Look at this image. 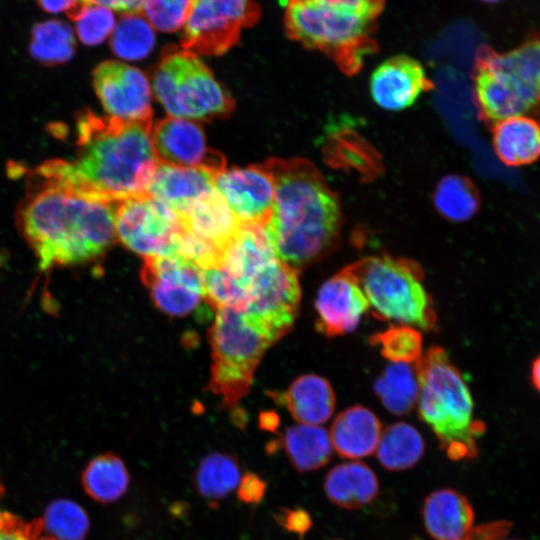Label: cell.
I'll use <instances>...</instances> for the list:
<instances>
[{
    "mask_svg": "<svg viewBox=\"0 0 540 540\" xmlns=\"http://www.w3.org/2000/svg\"><path fill=\"white\" fill-rule=\"evenodd\" d=\"M381 423L377 416L363 406H353L337 415L329 436L333 449L346 459H359L376 451Z\"/></svg>",
    "mask_w": 540,
    "mask_h": 540,
    "instance_id": "obj_22",
    "label": "cell"
},
{
    "mask_svg": "<svg viewBox=\"0 0 540 540\" xmlns=\"http://www.w3.org/2000/svg\"><path fill=\"white\" fill-rule=\"evenodd\" d=\"M42 531L41 518L25 521L0 510V540H35Z\"/></svg>",
    "mask_w": 540,
    "mask_h": 540,
    "instance_id": "obj_39",
    "label": "cell"
},
{
    "mask_svg": "<svg viewBox=\"0 0 540 540\" xmlns=\"http://www.w3.org/2000/svg\"><path fill=\"white\" fill-rule=\"evenodd\" d=\"M364 292L375 317L429 331L436 324L423 271L413 260L369 256L347 266Z\"/></svg>",
    "mask_w": 540,
    "mask_h": 540,
    "instance_id": "obj_7",
    "label": "cell"
},
{
    "mask_svg": "<svg viewBox=\"0 0 540 540\" xmlns=\"http://www.w3.org/2000/svg\"><path fill=\"white\" fill-rule=\"evenodd\" d=\"M35 540H57L51 536H39Z\"/></svg>",
    "mask_w": 540,
    "mask_h": 540,
    "instance_id": "obj_47",
    "label": "cell"
},
{
    "mask_svg": "<svg viewBox=\"0 0 540 540\" xmlns=\"http://www.w3.org/2000/svg\"><path fill=\"white\" fill-rule=\"evenodd\" d=\"M336 10L350 13L361 18L377 21L382 13L385 0H319Z\"/></svg>",
    "mask_w": 540,
    "mask_h": 540,
    "instance_id": "obj_40",
    "label": "cell"
},
{
    "mask_svg": "<svg viewBox=\"0 0 540 540\" xmlns=\"http://www.w3.org/2000/svg\"><path fill=\"white\" fill-rule=\"evenodd\" d=\"M368 309L364 292L346 266L318 290L315 299L317 330L329 337L352 332Z\"/></svg>",
    "mask_w": 540,
    "mask_h": 540,
    "instance_id": "obj_17",
    "label": "cell"
},
{
    "mask_svg": "<svg viewBox=\"0 0 540 540\" xmlns=\"http://www.w3.org/2000/svg\"><path fill=\"white\" fill-rule=\"evenodd\" d=\"M483 2H486V3H496V2H499L501 0H481Z\"/></svg>",
    "mask_w": 540,
    "mask_h": 540,
    "instance_id": "obj_48",
    "label": "cell"
},
{
    "mask_svg": "<svg viewBox=\"0 0 540 540\" xmlns=\"http://www.w3.org/2000/svg\"><path fill=\"white\" fill-rule=\"evenodd\" d=\"M300 298L298 271L275 258L251 280L250 303L243 314L274 343L293 326Z\"/></svg>",
    "mask_w": 540,
    "mask_h": 540,
    "instance_id": "obj_12",
    "label": "cell"
},
{
    "mask_svg": "<svg viewBox=\"0 0 540 540\" xmlns=\"http://www.w3.org/2000/svg\"><path fill=\"white\" fill-rule=\"evenodd\" d=\"M262 165L275 191L264 227L267 240L275 257L298 271L336 247L342 224L339 198L306 159L273 157Z\"/></svg>",
    "mask_w": 540,
    "mask_h": 540,
    "instance_id": "obj_3",
    "label": "cell"
},
{
    "mask_svg": "<svg viewBox=\"0 0 540 540\" xmlns=\"http://www.w3.org/2000/svg\"><path fill=\"white\" fill-rule=\"evenodd\" d=\"M141 279L154 304L170 316H185L205 300L202 270L181 255L144 257Z\"/></svg>",
    "mask_w": 540,
    "mask_h": 540,
    "instance_id": "obj_13",
    "label": "cell"
},
{
    "mask_svg": "<svg viewBox=\"0 0 540 540\" xmlns=\"http://www.w3.org/2000/svg\"><path fill=\"white\" fill-rule=\"evenodd\" d=\"M215 174L202 168L158 164L147 187V194L176 214L213 192Z\"/></svg>",
    "mask_w": 540,
    "mask_h": 540,
    "instance_id": "obj_19",
    "label": "cell"
},
{
    "mask_svg": "<svg viewBox=\"0 0 540 540\" xmlns=\"http://www.w3.org/2000/svg\"><path fill=\"white\" fill-rule=\"evenodd\" d=\"M214 185L242 225L265 227L273 208L274 182L261 165L223 170Z\"/></svg>",
    "mask_w": 540,
    "mask_h": 540,
    "instance_id": "obj_16",
    "label": "cell"
},
{
    "mask_svg": "<svg viewBox=\"0 0 540 540\" xmlns=\"http://www.w3.org/2000/svg\"><path fill=\"white\" fill-rule=\"evenodd\" d=\"M437 211L447 220L462 222L477 212L479 193L473 182L461 175H447L437 184L433 193Z\"/></svg>",
    "mask_w": 540,
    "mask_h": 540,
    "instance_id": "obj_32",
    "label": "cell"
},
{
    "mask_svg": "<svg viewBox=\"0 0 540 540\" xmlns=\"http://www.w3.org/2000/svg\"><path fill=\"white\" fill-rule=\"evenodd\" d=\"M433 89L421 63L407 55H396L382 62L370 78V94L386 110L410 107L419 96Z\"/></svg>",
    "mask_w": 540,
    "mask_h": 540,
    "instance_id": "obj_18",
    "label": "cell"
},
{
    "mask_svg": "<svg viewBox=\"0 0 540 540\" xmlns=\"http://www.w3.org/2000/svg\"><path fill=\"white\" fill-rule=\"evenodd\" d=\"M275 398L300 424L319 426L330 419L335 408L332 386L315 374L300 376Z\"/></svg>",
    "mask_w": 540,
    "mask_h": 540,
    "instance_id": "obj_23",
    "label": "cell"
},
{
    "mask_svg": "<svg viewBox=\"0 0 540 540\" xmlns=\"http://www.w3.org/2000/svg\"><path fill=\"white\" fill-rule=\"evenodd\" d=\"M176 215L183 232L223 253L237 237L242 225L217 189Z\"/></svg>",
    "mask_w": 540,
    "mask_h": 540,
    "instance_id": "obj_20",
    "label": "cell"
},
{
    "mask_svg": "<svg viewBox=\"0 0 540 540\" xmlns=\"http://www.w3.org/2000/svg\"><path fill=\"white\" fill-rule=\"evenodd\" d=\"M153 89L165 110L177 118L211 120L234 109L233 99L198 55L174 46L162 53Z\"/></svg>",
    "mask_w": 540,
    "mask_h": 540,
    "instance_id": "obj_9",
    "label": "cell"
},
{
    "mask_svg": "<svg viewBox=\"0 0 540 540\" xmlns=\"http://www.w3.org/2000/svg\"><path fill=\"white\" fill-rule=\"evenodd\" d=\"M492 143L504 164H531L540 157V124L527 115L505 118L493 125Z\"/></svg>",
    "mask_w": 540,
    "mask_h": 540,
    "instance_id": "obj_24",
    "label": "cell"
},
{
    "mask_svg": "<svg viewBox=\"0 0 540 540\" xmlns=\"http://www.w3.org/2000/svg\"><path fill=\"white\" fill-rule=\"evenodd\" d=\"M327 498L345 509H359L376 497L379 482L374 471L364 462L350 461L334 466L324 480Z\"/></svg>",
    "mask_w": 540,
    "mask_h": 540,
    "instance_id": "obj_25",
    "label": "cell"
},
{
    "mask_svg": "<svg viewBox=\"0 0 540 540\" xmlns=\"http://www.w3.org/2000/svg\"><path fill=\"white\" fill-rule=\"evenodd\" d=\"M212 350L209 389L233 408L248 393L254 372L273 342L242 312L217 310L209 330Z\"/></svg>",
    "mask_w": 540,
    "mask_h": 540,
    "instance_id": "obj_8",
    "label": "cell"
},
{
    "mask_svg": "<svg viewBox=\"0 0 540 540\" xmlns=\"http://www.w3.org/2000/svg\"><path fill=\"white\" fill-rule=\"evenodd\" d=\"M181 233L176 213L147 193L118 203L116 234L128 249L144 257L178 255Z\"/></svg>",
    "mask_w": 540,
    "mask_h": 540,
    "instance_id": "obj_11",
    "label": "cell"
},
{
    "mask_svg": "<svg viewBox=\"0 0 540 540\" xmlns=\"http://www.w3.org/2000/svg\"><path fill=\"white\" fill-rule=\"evenodd\" d=\"M3 492H4V488H3V486H2V484L0 482V498H1L2 494H3Z\"/></svg>",
    "mask_w": 540,
    "mask_h": 540,
    "instance_id": "obj_49",
    "label": "cell"
},
{
    "mask_svg": "<svg viewBox=\"0 0 540 540\" xmlns=\"http://www.w3.org/2000/svg\"><path fill=\"white\" fill-rule=\"evenodd\" d=\"M282 443L291 465L301 473L325 466L334 450L329 432L316 425L299 423L288 427Z\"/></svg>",
    "mask_w": 540,
    "mask_h": 540,
    "instance_id": "obj_26",
    "label": "cell"
},
{
    "mask_svg": "<svg viewBox=\"0 0 540 540\" xmlns=\"http://www.w3.org/2000/svg\"><path fill=\"white\" fill-rule=\"evenodd\" d=\"M275 521L290 533L301 539L312 527L311 515L303 508H281L274 513Z\"/></svg>",
    "mask_w": 540,
    "mask_h": 540,
    "instance_id": "obj_41",
    "label": "cell"
},
{
    "mask_svg": "<svg viewBox=\"0 0 540 540\" xmlns=\"http://www.w3.org/2000/svg\"><path fill=\"white\" fill-rule=\"evenodd\" d=\"M43 531L57 540H84L90 530L85 509L69 499L49 503L41 518Z\"/></svg>",
    "mask_w": 540,
    "mask_h": 540,
    "instance_id": "obj_34",
    "label": "cell"
},
{
    "mask_svg": "<svg viewBox=\"0 0 540 540\" xmlns=\"http://www.w3.org/2000/svg\"><path fill=\"white\" fill-rule=\"evenodd\" d=\"M531 381L534 387L540 392V355L532 363Z\"/></svg>",
    "mask_w": 540,
    "mask_h": 540,
    "instance_id": "obj_46",
    "label": "cell"
},
{
    "mask_svg": "<svg viewBox=\"0 0 540 540\" xmlns=\"http://www.w3.org/2000/svg\"><path fill=\"white\" fill-rule=\"evenodd\" d=\"M81 3L98 5L122 14L141 13L143 0H81Z\"/></svg>",
    "mask_w": 540,
    "mask_h": 540,
    "instance_id": "obj_44",
    "label": "cell"
},
{
    "mask_svg": "<svg viewBox=\"0 0 540 540\" xmlns=\"http://www.w3.org/2000/svg\"><path fill=\"white\" fill-rule=\"evenodd\" d=\"M267 490L266 481L257 473L245 472L237 486V498L247 505H258L265 497Z\"/></svg>",
    "mask_w": 540,
    "mask_h": 540,
    "instance_id": "obj_42",
    "label": "cell"
},
{
    "mask_svg": "<svg viewBox=\"0 0 540 540\" xmlns=\"http://www.w3.org/2000/svg\"><path fill=\"white\" fill-rule=\"evenodd\" d=\"M37 3L47 13L68 14L80 5L81 0H37Z\"/></svg>",
    "mask_w": 540,
    "mask_h": 540,
    "instance_id": "obj_45",
    "label": "cell"
},
{
    "mask_svg": "<svg viewBox=\"0 0 540 540\" xmlns=\"http://www.w3.org/2000/svg\"><path fill=\"white\" fill-rule=\"evenodd\" d=\"M28 51L42 65L64 64L76 52L74 32L67 22L59 19L38 22L31 29Z\"/></svg>",
    "mask_w": 540,
    "mask_h": 540,
    "instance_id": "obj_30",
    "label": "cell"
},
{
    "mask_svg": "<svg viewBox=\"0 0 540 540\" xmlns=\"http://www.w3.org/2000/svg\"><path fill=\"white\" fill-rule=\"evenodd\" d=\"M473 99L488 124L527 115L540 106V36L497 53L482 48L473 72Z\"/></svg>",
    "mask_w": 540,
    "mask_h": 540,
    "instance_id": "obj_5",
    "label": "cell"
},
{
    "mask_svg": "<svg viewBox=\"0 0 540 540\" xmlns=\"http://www.w3.org/2000/svg\"><path fill=\"white\" fill-rule=\"evenodd\" d=\"M27 180L16 223L41 270L89 262L114 243L119 202L81 194L42 164Z\"/></svg>",
    "mask_w": 540,
    "mask_h": 540,
    "instance_id": "obj_1",
    "label": "cell"
},
{
    "mask_svg": "<svg viewBox=\"0 0 540 540\" xmlns=\"http://www.w3.org/2000/svg\"><path fill=\"white\" fill-rule=\"evenodd\" d=\"M284 28L289 39L325 54L346 75L363 67L378 50L377 21L331 8L319 0H285Z\"/></svg>",
    "mask_w": 540,
    "mask_h": 540,
    "instance_id": "obj_6",
    "label": "cell"
},
{
    "mask_svg": "<svg viewBox=\"0 0 540 540\" xmlns=\"http://www.w3.org/2000/svg\"><path fill=\"white\" fill-rule=\"evenodd\" d=\"M154 44V28L141 13L122 14L110 36L112 51L124 60L143 59Z\"/></svg>",
    "mask_w": 540,
    "mask_h": 540,
    "instance_id": "obj_33",
    "label": "cell"
},
{
    "mask_svg": "<svg viewBox=\"0 0 540 540\" xmlns=\"http://www.w3.org/2000/svg\"><path fill=\"white\" fill-rule=\"evenodd\" d=\"M191 0H143L141 14L162 32H175L185 26Z\"/></svg>",
    "mask_w": 540,
    "mask_h": 540,
    "instance_id": "obj_38",
    "label": "cell"
},
{
    "mask_svg": "<svg viewBox=\"0 0 540 540\" xmlns=\"http://www.w3.org/2000/svg\"><path fill=\"white\" fill-rule=\"evenodd\" d=\"M510 523L499 521L472 527L461 540H501L510 529Z\"/></svg>",
    "mask_w": 540,
    "mask_h": 540,
    "instance_id": "obj_43",
    "label": "cell"
},
{
    "mask_svg": "<svg viewBox=\"0 0 540 540\" xmlns=\"http://www.w3.org/2000/svg\"><path fill=\"white\" fill-rule=\"evenodd\" d=\"M152 123L82 111L76 119V158L43 166L63 183L89 197L120 202L147 193L158 165Z\"/></svg>",
    "mask_w": 540,
    "mask_h": 540,
    "instance_id": "obj_2",
    "label": "cell"
},
{
    "mask_svg": "<svg viewBox=\"0 0 540 540\" xmlns=\"http://www.w3.org/2000/svg\"><path fill=\"white\" fill-rule=\"evenodd\" d=\"M422 517L427 533L434 540H461L473 527L474 512L464 495L444 488L425 498Z\"/></svg>",
    "mask_w": 540,
    "mask_h": 540,
    "instance_id": "obj_21",
    "label": "cell"
},
{
    "mask_svg": "<svg viewBox=\"0 0 540 540\" xmlns=\"http://www.w3.org/2000/svg\"><path fill=\"white\" fill-rule=\"evenodd\" d=\"M67 16L74 22L78 38L87 46L101 44L116 25L112 11L98 5L80 3Z\"/></svg>",
    "mask_w": 540,
    "mask_h": 540,
    "instance_id": "obj_37",
    "label": "cell"
},
{
    "mask_svg": "<svg viewBox=\"0 0 540 540\" xmlns=\"http://www.w3.org/2000/svg\"><path fill=\"white\" fill-rule=\"evenodd\" d=\"M81 484L91 499L110 504L127 492L130 474L119 456L105 453L94 457L86 465L81 474Z\"/></svg>",
    "mask_w": 540,
    "mask_h": 540,
    "instance_id": "obj_27",
    "label": "cell"
},
{
    "mask_svg": "<svg viewBox=\"0 0 540 540\" xmlns=\"http://www.w3.org/2000/svg\"><path fill=\"white\" fill-rule=\"evenodd\" d=\"M418 410L451 460L474 458L484 425L473 419V401L459 370L445 350L430 347L415 363Z\"/></svg>",
    "mask_w": 540,
    "mask_h": 540,
    "instance_id": "obj_4",
    "label": "cell"
},
{
    "mask_svg": "<svg viewBox=\"0 0 540 540\" xmlns=\"http://www.w3.org/2000/svg\"><path fill=\"white\" fill-rule=\"evenodd\" d=\"M425 443L412 425L397 422L382 430L376 448L380 464L391 471H402L413 467L422 457Z\"/></svg>",
    "mask_w": 540,
    "mask_h": 540,
    "instance_id": "obj_29",
    "label": "cell"
},
{
    "mask_svg": "<svg viewBox=\"0 0 540 540\" xmlns=\"http://www.w3.org/2000/svg\"><path fill=\"white\" fill-rule=\"evenodd\" d=\"M261 9L254 0H191L181 48L219 56L235 46L242 28L254 26Z\"/></svg>",
    "mask_w": 540,
    "mask_h": 540,
    "instance_id": "obj_10",
    "label": "cell"
},
{
    "mask_svg": "<svg viewBox=\"0 0 540 540\" xmlns=\"http://www.w3.org/2000/svg\"><path fill=\"white\" fill-rule=\"evenodd\" d=\"M158 164L206 169L215 176L225 169L223 154L207 146L200 125L192 120L168 116L151 131Z\"/></svg>",
    "mask_w": 540,
    "mask_h": 540,
    "instance_id": "obj_15",
    "label": "cell"
},
{
    "mask_svg": "<svg viewBox=\"0 0 540 540\" xmlns=\"http://www.w3.org/2000/svg\"><path fill=\"white\" fill-rule=\"evenodd\" d=\"M92 78L96 94L111 116L152 123L151 89L139 69L107 60L95 67Z\"/></svg>",
    "mask_w": 540,
    "mask_h": 540,
    "instance_id": "obj_14",
    "label": "cell"
},
{
    "mask_svg": "<svg viewBox=\"0 0 540 540\" xmlns=\"http://www.w3.org/2000/svg\"><path fill=\"white\" fill-rule=\"evenodd\" d=\"M374 390L390 413H410L417 404L419 394L415 363H391L376 379Z\"/></svg>",
    "mask_w": 540,
    "mask_h": 540,
    "instance_id": "obj_31",
    "label": "cell"
},
{
    "mask_svg": "<svg viewBox=\"0 0 540 540\" xmlns=\"http://www.w3.org/2000/svg\"><path fill=\"white\" fill-rule=\"evenodd\" d=\"M370 343L392 363H416L422 355V336L415 327L398 324L370 337Z\"/></svg>",
    "mask_w": 540,
    "mask_h": 540,
    "instance_id": "obj_36",
    "label": "cell"
},
{
    "mask_svg": "<svg viewBox=\"0 0 540 540\" xmlns=\"http://www.w3.org/2000/svg\"><path fill=\"white\" fill-rule=\"evenodd\" d=\"M240 478V465L233 455L212 452L199 462L193 482L198 495L216 508L237 488Z\"/></svg>",
    "mask_w": 540,
    "mask_h": 540,
    "instance_id": "obj_28",
    "label": "cell"
},
{
    "mask_svg": "<svg viewBox=\"0 0 540 540\" xmlns=\"http://www.w3.org/2000/svg\"><path fill=\"white\" fill-rule=\"evenodd\" d=\"M205 300L212 307L244 313L250 303V291L239 279L222 267L202 270Z\"/></svg>",
    "mask_w": 540,
    "mask_h": 540,
    "instance_id": "obj_35",
    "label": "cell"
}]
</instances>
